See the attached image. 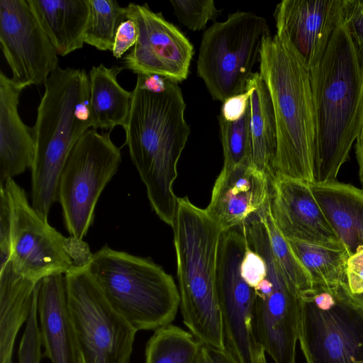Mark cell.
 <instances>
[{
	"mask_svg": "<svg viewBox=\"0 0 363 363\" xmlns=\"http://www.w3.org/2000/svg\"><path fill=\"white\" fill-rule=\"evenodd\" d=\"M309 71L316 133L313 178L326 182L336 180L363 126V64L342 8Z\"/></svg>",
	"mask_w": 363,
	"mask_h": 363,
	"instance_id": "cell-1",
	"label": "cell"
},
{
	"mask_svg": "<svg viewBox=\"0 0 363 363\" xmlns=\"http://www.w3.org/2000/svg\"><path fill=\"white\" fill-rule=\"evenodd\" d=\"M133 94L123 128L125 144L146 187L152 210L172 226L178 199L173 184L179 159L191 133L184 118L186 104L178 82L169 79L153 89L135 84Z\"/></svg>",
	"mask_w": 363,
	"mask_h": 363,
	"instance_id": "cell-2",
	"label": "cell"
},
{
	"mask_svg": "<svg viewBox=\"0 0 363 363\" xmlns=\"http://www.w3.org/2000/svg\"><path fill=\"white\" fill-rule=\"evenodd\" d=\"M259 62L276 120L274 176L313 182L316 133L309 67L288 41L270 33Z\"/></svg>",
	"mask_w": 363,
	"mask_h": 363,
	"instance_id": "cell-3",
	"label": "cell"
},
{
	"mask_svg": "<svg viewBox=\"0 0 363 363\" xmlns=\"http://www.w3.org/2000/svg\"><path fill=\"white\" fill-rule=\"evenodd\" d=\"M33 128L31 205L44 217L57 201L60 173L73 147L91 128L89 79L84 69L57 68L45 83Z\"/></svg>",
	"mask_w": 363,
	"mask_h": 363,
	"instance_id": "cell-4",
	"label": "cell"
},
{
	"mask_svg": "<svg viewBox=\"0 0 363 363\" xmlns=\"http://www.w3.org/2000/svg\"><path fill=\"white\" fill-rule=\"evenodd\" d=\"M180 309L184 325L203 345L224 349L216 291L222 230L187 196L177 199L173 225Z\"/></svg>",
	"mask_w": 363,
	"mask_h": 363,
	"instance_id": "cell-5",
	"label": "cell"
},
{
	"mask_svg": "<svg viewBox=\"0 0 363 363\" xmlns=\"http://www.w3.org/2000/svg\"><path fill=\"white\" fill-rule=\"evenodd\" d=\"M87 267L111 306L137 331H155L174 320L179 289L151 259L105 245Z\"/></svg>",
	"mask_w": 363,
	"mask_h": 363,
	"instance_id": "cell-6",
	"label": "cell"
},
{
	"mask_svg": "<svg viewBox=\"0 0 363 363\" xmlns=\"http://www.w3.org/2000/svg\"><path fill=\"white\" fill-rule=\"evenodd\" d=\"M269 33L264 18L240 11L205 30L196 72L214 100L223 102L246 91L252 69L260 60L264 40Z\"/></svg>",
	"mask_w": 363,
	"mask_h": 363,
	"instance_id": "cell-7",
	"label": "cell"
},
{
	"mask_svg": "<svg viewBox=\"0 0 363 363\" xmlns=\"http://www.w3.org/2000/svg\"><path fill=\"white\" fill-rule=\"evenodd\" d=\"M65 279L81 363H130L138 331L111 306L87 265L73 267Z\"/></svg>",
	"mask_w": 363,
	"mask_h": 363,
	"instance_id": "cell-8",
	"label": "cell"
},
{
	"mask_svg": "<svg viewBox=\"0 0 363 363\" xmlns=\"http://www.w3.org/2000/svg\"><path fill=\"white\" fill-rule=\"evenodd\" d=\"M240 227L248 246L263 257L267 266L266 277L254 289L262 345L274 363H296L303 296L288 281L272 254L262 212Z\"/></svg>",
	"mask_w": 363,
	"mask_h": 363,
	"instance_id": "cell-9",
	"label": "cell"
},
{
	"mask_svg": "<svg viewBox=\"0 0 363 363\" xmlns=\"http://www.w3.org/2000/svg\"><path fill=\"white\" fill-rule=\"evenodd\" d=\"M247 246L241 228L222 233L217 256L216 291L224 350L237 363H267L257 328L255 291L240 272Z\"/></svg>",
	"mask_w": 363,
	"mask_h": 363,
	"instance_id": "cell-10",
	"label": "cell"
},
{
	"mask_svg": "<svg viewBox=\"0 0 363 363\" xmlns=\"http://www.w3.org/2000/svg\"><path fill=\"white\" fill-rule=\"evenodd\" d=\"M121 162L120 149L112 142L109 133L90 128L74 145L57 187V201L70 236L83 240L86 235L99 198Z\"/></svg>",
	"mask_w": 363,
	"mask_h": 363,
	"instance_id": "cell-11",
	"label": "cell"
},
{
	"mask_svg": "<svg viewBox=\"0 0 363 363\" xmlns=\"http://www.w3.org/2000/svg\"><path fill=\"white\" fill-rule=\"evenodd\" d=\"M4 187L10 207L13 269L37 283L69 271L74 264L68 252V238L32 206L25 190L13 179Z\"/></svg>",
	"mask_w": 363,
	"mask_h": 363,
	"instance_id": "cell-12",
	"label": "cell"
},
{
	"mask_svg": "<svg viewBox=\"0 0 363 363\" xmlns=\"http://www.w3.org/2000/svg\"><path fill=\"white\" fill-rule=\"evenodd\" d=\"M0 43L11 79L25 88L45 84L59 67L56 50L28 0L0 1Z\"/></svg>",
	"mask_w": 363,
	"mask_h": 363,
	"instance_id": "cell-13",
	"label": "cell"
},
{
	"mask_svg": "<svg viewBox=\"0 0 363 363\" xmlns=\"http://www.w3.org/2000/svg\"><path fill=\"white\" fill-rule=\"evenodd\" d=\"M126 19L138 29V39L124 57L125 67L138 74H156L176 82L186 79L194 55L186 36L161 13L146 4L130 3Z\"/></svg>",
	"mask_w": 363,
	"mask_h": 363,
	"instance_id": "cell-14",
	"label": "cell"
},
{
	"mask_svg": "<svg viewBox=\"0 0 363 363\" xmlns=\"http://www.w3.org/2000/svg\"><path fill=\"white\" fill-rule=\"evenodd\" d=\"M302 297L298 342L306 363H363V318L337 301L318 308Z\"/></svg>",
	"mask_w": 363,
	"mask_h": 363,
	"instance_id": "cell-15",
	"label": "cell"
},
{
	"mask_svg": "<svg viewBox=\"0 0 363 363\" xmlns=\"http://www.w3.org/2000/svg\"><path fill=\"white\" fill-rule=\"evenodd\" d=\"M269 210L275 225L288 240L343 245L317 202L310 182L274 176L271 180Z\"/></svg>",
	"mask_w": 363,
	"mask_h": 363,
	"instance_id": "cell-16",
	"label": "cell"
},
{
	"mask_svg": "<svg viewBox=\"0 0 363 363\" xmlns=\"http://www.w3.org/2000/svg\"><path fill=\"white\" fill-rule=\"evenodd\" d=\"M269 177L252 165L223 167L205 209L222 232L240 226L268 204Z\"/></svg>",
	"mask_w": 363,
	"mask_h": 363,
	"instance_id": "cell-17",
	"label": "cell"
},
{
	"mask_svg": "<svg viewBox=\"0 0 363 363\" xmlns=\"http://www.w3.org/2000/svg\"><path fill=\"white\" fill-rule=\"evenodd\" d=\"M342 0H284L275 9L277 34L288 41L310 67L335 26Z\"/></svg>",
	"mask_w": 363,
	"mask_h": 363,
	"instance_id": "cell-18",
	"label": "cell"
},
{
	"mask_svg": "<svg viewBox=\"0 0 363 363\" xmlns=\"http://www.w3.org/2000/svg\"><path fill=\"white\" fill-rule=\"evenodd\" d=\"M38 314L43 356L52 363H81L67 308L65 274L51 275L40 281Z\"/></svg>",
	"mask_w": 363,
	"mask_h": 363,
	"instance_id": "cell-19",
	"label": "cell"
},
{
	"mask_svg": "<svg viewBox=\"0 0 363 363\" xmlns=\"http://www.w3.org/2000/svg\"><path fill=\"white\" fill-rule=\"evenodd\" d=\"M24 86L0 73V186L30 168L34 159L33 128L21 120L18 106Z\"/></svg>",
	"mask_w": 363,
	"mask_h": 363,
	"instance_id": "cell-20",
	"label": "cell"
},
{
	"mask_svg": "<svg viewBox=\"0 0 363 363\" xmlns=\"http://www.w3.org/2000/svg\"><path fill=\"white\" fill-rule=\"evenodd\" d=\"M335 233L352 255L363 246V189L337 180L310 182Z\"/></svg>",
	"mask_w": 363,
	"mask_h": 363,
	"instance_id": "cell-21",
	"label": "cell"
},
{
	"mask_svg": "<svg viewBox=\"0 0 363 363\" xmlns=\"http://www.w3.org/2000/svg\"><path fill=\"white\" fill-rule=\"evenodd\" d=\"M58 55L65 56L85 43L89 0H28Z\"/></svg>",
	"mask_w": 363,
	"mask_h": 363,
	"instance_id": "cell-22",
	"label": "cell"
},
{
	"mask_svg": "<svg viewBox=\"0 0 363 363\" xmlns=\"http://www.w3.org/2000/svg\"><path fill=\"white\" fill-rule=\"evenodd\" d=\"M40 284L17 274L11 262L0 269V363H13L16 338L29 317Z\"/></svg>",
	"mask_w": 363,
	"mask_h": 363,
	"instance_id": "cell-23",
	"label": "cell"
},
{
	"mask_svg": "<svg viewBox=\"0 0 363 363\" xmlns=\"http://www.w3.org/2000/svg\"><path fill=\"white\" fill-rule=\"evenodd\" d=\"M123 67L104 64L89 71V110L91 128L111 130L117 125L125 127L130 111L133 91L121 86L118 74Z\"/></svg>",
	"mask_w": 363,
	"mask_h": 363,
	"instance_id": "cell-24",
	"label": "cell"
},
{
	"mask_svg": "<svg viewBox=\"0 0 363 363\" xmlns=\"http://www.w3.org/2000/svg\"><path fill=\"white\" fill-rule=\"evenodd\" d=\"M250 90V130L252 138V166L274 176V162L277 138L275 115L269 89L259 72L252 73L247 89Z\"/></svg>",
	"mask_w": 363,
	"mask_h": 363,
	"instance_id": "cell-25",
	"label": "cell"
},
{
	"mask_svg": "<svg viewBox=\"0 0 363 363\" xmlns=\"http://www.w3.org/2000/svg\"><path fill=\"white\" fill-rule=\"evenodd\" d=\"M288 242L309 273L316 293L325 291L334 296L337 289L347 284L346 264L351 255L345 245H324L294 240Z\"/></svg>",
	"mask_w": 363,
	"mask_h": 363,
	"instance_id": "cell-26",
	"label": "cell"
},
{
	"mask_svg": "<svg viewBox=\"0 0 363 363\" xmlns=\"http://www.w3.org/2000/svg\"><path fill=\"white\" fill-rule=\"evenodd\" d=\"M203 344L174 325L155 330L145 347V363H200Z\"/></svg>",
	"mask_w": 363,
	"mask_h": 363,
	"instance_id": "cell-27",
	"label": "cell"
},
{
	"mask_svg": "<svg viewBox=\"0 0 363 363\" xmlns=\"http://www.w3.org/2000/svg\"><path fill=\"white\" fill-rule=\"evenodd\" d=\"M265 222L272 254L288 281L302 297L316 293L311 277L291 249L288 240L275 225L269 210V203L262 211Z\"/></svg>",
	"mask_w": 363,
	"mask_h": 363,
	"instance_id": "cell-28",
	"label": "cell"
},
{
	"mask_svg": "<svg viewBox=\"0 0 363 363\" xmlns=\"http://www.w3.org/2000/svg\"><path fill=\"white\" fill-rule=\"evenodd\" d=\"M90 16L85 43L101 51H112L117 30L126 20V8L115 0H89Z\"/></svg>",
	"mask_w": 363,
	"mask_h": 363,
	"instance_id": "cell-29",
	"label": "cell"
},
{
	"mask_svg": "<svg viewBox=\"0 0 363 363\" xmlns=\"http://www.w3.org/2000/svg\"><path fill=\"white\" fill-rule=\"evenodd\" d=\"M223 152V167L252 165L250 106L238 121L229 122L218 116Z\"/></svg>",
	"mask_w": 363,
	"mask_h": 363,
	"instance_id": "cell-30",
	"label": "cell"
},
{
	"mask_svg": "<svg viewBox=\"0 0 363 363\" xmlns=\"http://www.w3.org/2000/svg\"><path fill=\"white\" fill-rule=\"evenodd\" d=\"M174 13L188 29L201 30L220 14L213 0H170Z\"/></svg>",
	"mask_w": 363,
	"mask_h": 363,
	"instance_id": "cell-31",
	"label": "cell"
},
{
	"mask_svg": "<svg viewBox=\"0 0 363 363\" xmlns=\"http://www.w3.org/2000/svg\"><path fill=\"white\" fill-rule=\"evenodd\" d=\"M38 297L35 298L26 321L18 349V363H40L42 343L38 320Z\"/></svg>",
	"mask_w": 363,
	"mask_h": 363,
	"instance_id": "cell-32",
	"label": "cell"
},
{
	"mask_svg": "<svg viewBox=\"0 0 363 363\" xmlns=\"http://www.w3.org/2000/svg\"><path fill=\"white\" fill-rule=\"evenodd\" d=\"M343 18L363 64V1L342 0Z\"/></svg>",
	"mask_w": 363,
	"mask_h": 363,
	"instance_id": "cell-33",
	"label": "cell"
},
{
	"mask_svg": "<svg viewBox=\"0 0 363 363\" xmlns=\"http://www.w3.org/2000/svg\"><path fill=\"white\" fill-rule=\"evenodd\" d=\"M11 259V218L8 197L0 186V269Z\"/></svg>",
	"mask_w": 363,
	"mask_h": 363,
	"instance_id": "cell-34",
	"label": "cell"
},
{
	"mask_svg": "<svg viewBox=\"0 0 363 363\" xmlns=\"http://www.w3.org/2000/svg\"><path fill=\"white\" fill-rule=\"evenodd\" d=\"M240 272L243 279L255 289L267 274V266L263 257L247 245L243 256Z\"/></svg>",
	"mask_w": 363,
	"mask_h": 363,
	"instance_id": "cell-35",
	"label": "cell"
},
{
	"mask_svg": "<svg viewBox=\"0 0 363 363\" xmlns=\"http://www.w3.org/2000/svg\"><path fill=\"white\" fill-rule=\"evenodd\" d=\"M345 274L347 290L352 294L363 293V246L348 258Z\"/></svg>",
	"mask_w": 363,
	"mask_h": 363,
	"instance_id": "cell-36",
	"label": "cell"
},
{
	"mask_svg": "<svg viewBox=\"0 0 363 363\" xmlns=\"http://www.w3.org/2000/svg\"><path fill=\"white\" fill-rule=\"evenodd\" d=\"M139 33L136 23L130 19H126L118 27L112 54L116 59L121 58L122 55L130 48L136 44Z\"/></svg>",
	"mask_w": 363,
	"mask_h": 363,
	"instance_id": "cell-37",
	"label": "cell"
},
{
	"mask_svg": "<svg viewBox=\"0 0 363 363\" xmlns=\"http://www.w3.org/2000/svg\"><path fill=\"white\" fill-rule=\"evenodd\" d=\"M250 90L226 99L222 104L220 116L224 120L233 122L240 119L250 107Z\"/></svg>",
	"mask_w": 363,
	"mask_h": 363,
	"instance_id": "cell-38",
	"label": "cell"
},
{
	"mask_svg": "<svg viewBox=\"0 0 363 363\" xmlns=\"http://www.w3.org/2000/svg\"><path fill=\"white\" fill-rule=\"evenodd\" d=\"M334 297L337 301L352 308L363 318V293L352 294L343 284L337 289Z\"/></svg>",
	"mask_w": 363,
	"mask_h": 363,
	"instance_id": "cell-39",
	"label": "cell"
},
{
	"mask_svg": "<svg viewBox=\"0 0 363 363\" xmlns=\"http://www.w3.org/2000/svg\"><path fill=\"white\" fill-rule=\"evenodd\" d=\"M200 363H237L224 349L203 345Z\"/></svg>",
	"mask_w": 363,
	"mask_h": 363,
	"instance_id": "cell-40",
	"label": "cell"
},
{
	"mask_svg": "<svg viewBox=\"0 0 363 363\" xmlns=\"http://www.w3.org/2000/svg\"><path fill=\"white\" fill-rule=\"evenodd\" d=\"M310 298L318 308L323 311L332 308L337 303L335 297L325 291L315 293Z\"/></svg>",
	"mask_w": 363,
	"mask_h": 363,
	"instance_id": "cell-41",
	"label": "cell"
},
{
	"mask_svg": "<svg viewBox=\"0 0 363 363\" xmlns=\"http://www.w3.org/2000/svg\"><path fill=\"white\" fill-rule=\"evenodd\" d=\"M355 154L359 167V177L363 189V126L356 140Z\"/></svg>",
	"mask_w": 363,
	"mask_h": 363,
	"instance_id": "cell-42",
	"label": "cell"
}]
</instances>
